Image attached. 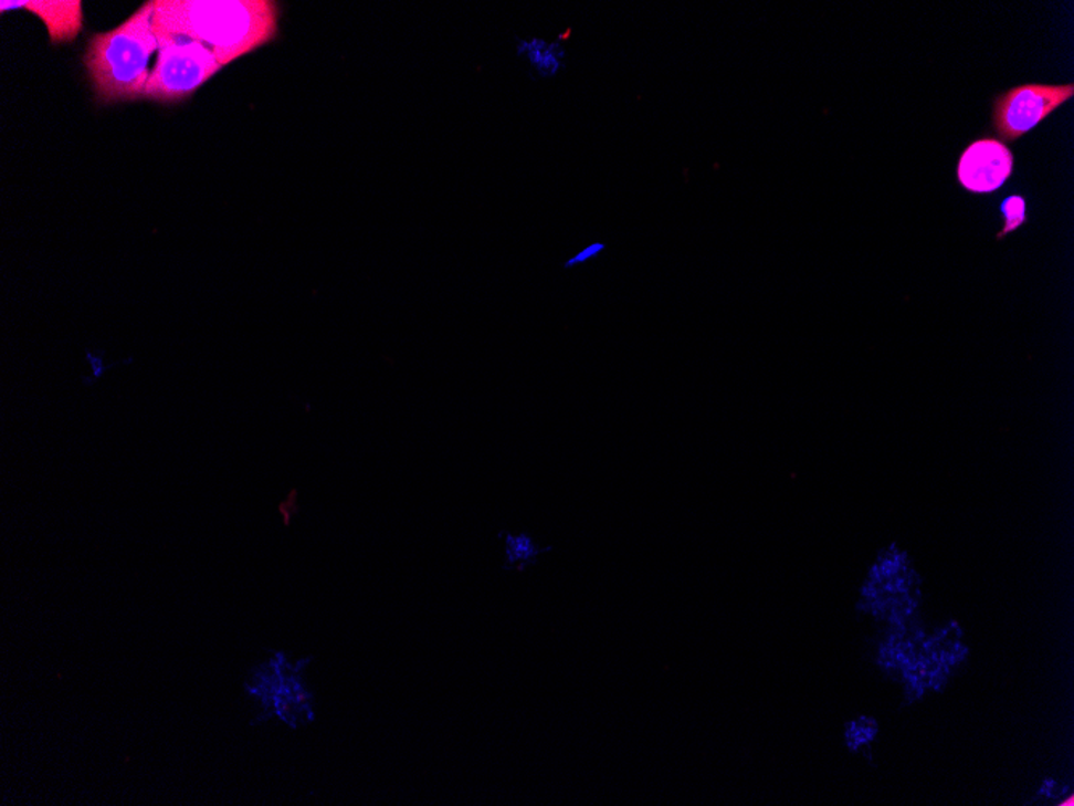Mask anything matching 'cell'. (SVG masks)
I'll list each match as a JSON object with an SVG mask.
<instances>
[{
    "label": "cell",
    "mask_w": 1074,
    "mask_h": 806,
    "mask_svg": "<svg viewBox=\"0 0 1074 806\" xmlns=\"http://www.w3.org/2000/svg\"><path fill=\"white\" fill-rule=\"evenodd\" d=\"M277 3L266 0H155V33L201 42L222 66L277 36Z\"/></svg>",
    "instance_id": "6da1fadb"
},
{
    "label": "cell",
    "mask_w": 1074,
    "mask_h": 806,
    "mask_svg": "<svg viewBox=\"0 0 1074 806\" xmlns=\"http://www.w3.org/2000/svg\"><path fill=\"white\" fill-rule=\"evenodd\" d=\"M154 13L155 0L144 3L115 30L91 38L84 63L102 104L144 97L151 55L158 52Z\"/></svg>",
    "instance_id": "7a4b0ae2"
},
{
    "label": "cell",
    "mask_w": 1074,
    "mask_h": 806,
    "mask_svg": "<svg viewBox=\"0 0 1074 806\" xmlns=\"http://www.w3.org/2000/svg\"><path fill=\"white\" fill-rule=\"evenodd\" d=\"M158 52L145 98L172 104L190 97L222 69L213 51L180 34L155 33Z\"/></svg>",
    "instance_id": "3957f363"
},
{
    "label": "cell",
    "mask_w": 1074,
    "mask_h": 806,
    "mask_svg": "<svg viewBox=\"0 0 1074 806\" xmlns=\"http://www.w3.org/2000/svg\"><path fill=\"white\" fill-rule=\"evenodd\" d=\"M1073 95V84H1023L1003 92L992 105L996 134L1007 143H1015Z\"/></svg>",
    "instance_id": "277c9868"
},
{
    "label": "cell",
    "mask_w": 1074,
    "mask_h": 806,
    "mask_svg": "<svg viewBox=\"0 0 1074 806\" xmlns=\"http://www.w3.org/2000/svg\"><path fill=\"white\" fill-rule=\"evenodd\" d=\"M1015 158L998 139H978L968 145L957 163V182L973 193H991L1009 180Z\"/></svg>",
    "instance_id": "5b68a950"
},
{
    "label": "cell",
    "mask_w": 1074,
    "mask_h": 806,
    "mask_svg": "<svg viewBox=\"0 0 1074 806\" xmlns=\"http://www.w3.org/2000/svg\"><path fill=\"white\" fill-rule=\"evenodd\" d=\"M0 7H2L3 12L13 9H27L33 12L34 15L44 21L54 44L73 41L83 30V9H81L80 0H62V2H55V0H49V2H42V0H36V2L34 0L6 2L3 0V2H0Z\"/></svg>",
    "instance_id": "8992f818"
},
{
    "label": "cell",
    "mask_w": 1074,
    "mask_h": 806,
    "mask_svg": "<svg viewBox=\"0 0 1074 806\" xmlns=\"http://www.w3.org/2000/svg\"><path fill=\"white\" fill-rule=\"evenodd\" d=\"M517 55L522 56L537 77H556L565 69L567 49L564 41H547L543 38L519 39Z\"/></svg>",
    "instance_id": "52a82bcc"
},
{
    "label": "cell",
    "mask_w": 1074,
    "mask_h": 806,
    "mask_svg": "<svg viewBox=\"0 0 1074 806\" xmlns=\"http://www.w3.org/2000/svg\"><path fill=\"white\" fill-rule=\"evenodd\" d=\"M501 536H504L505 540V557H507V562L502 567L504 571L523 572L529 565L536 564L537 556L552 549V547H537L533 537L526 535V533L512 535V533L502 532Z\"/></svg>",
    "instance_id": "ba28073f"
},
{
    "label": "cell",
    "mask_w": 1074,
    "mask_h": 806,
    "mask_svg": "<svg viewBox=\"0 0 1074 806\" xmlns=\"http://www.w3.org/2000/svg\"><path fill=\"white\" fill-rule=\"evenodd\" d=\"M1001 211L1005 222L1002 231L998 233V240H1002L1007 233L1015 232L1028 221L1026 200L1021 196L1007 197L1001 203Z\"/></svg>",
    "instance_id": "9c48e42d"
},
{
    "label": "cell",
    "mask_w": 1074,
    "mask_h": 806,
    "mask_svg": "<svg viewBox=\"0 0 1074 806\" xmlns=\"http://www.w3.org/2000/svg\"><path fill=\"white\" fill-rule=\"evenodd\" d=\"M877 734V723L871 718H860L854 723L847 724L846 742L851 751H856L864 742L872 741Z\"/></svg>",
    "instance_id": "30bf717a"
},
{
    "label": "cell",
    "mask_w": 1074,
    "mask_h": 806,
    "mask_svg": "<svg viewBox=\"0 0 1074 806\" xmlns=\"http://www.w3.org/2000/svg\"><path fill=\"white\" fill-rule=\"evenodd\" d=\"M607 250V243L593 242L591 245L585 247V249L579 250L575 257H571L567 263H564L565 269H573L576 266H581V264L589 263V261L596 260L597 257Z\"/></svg>",
    "instance_id": "8fae6325"
},
{
    "label": "cell",
    "mask_w": 1074,
    "mask_h": 806,
    "mask_svg": "<svg viewBox=\"0 0 1074 806\" xmlns=\"http://www.w3.org/2000/svg\"><path fill=\"white\" fill-rule=\"evenodd\" d=\"M295 501H296V491H292V493H289L288 502H282L281 507H278L281 509L282 514H284L285 525H289V519H292V514H296V512H298V509H296Z\"/></svg>",
    "instance_id": "7c38bea8"
},
{
    "label": "cell",
    "mask_w": 1074,
    "mask_h": 806,
    "mask_svg": "<svg viewBox=\"0 0 1074 806\" xmlns=\"http://www.w3.org/2000/svg\"><path fill=\"white\" fill-rule=\"evenodd\" d=\"M1042 792H1044L1045 795H1049V797L1060 798L1062 795H1065L1066 787L1062 786V784H1056L1055 781H1047V783L1044 784V787H1042Z\"/></svg>",
    "instance_id": "4fadbf2b"
}]
</instances>
